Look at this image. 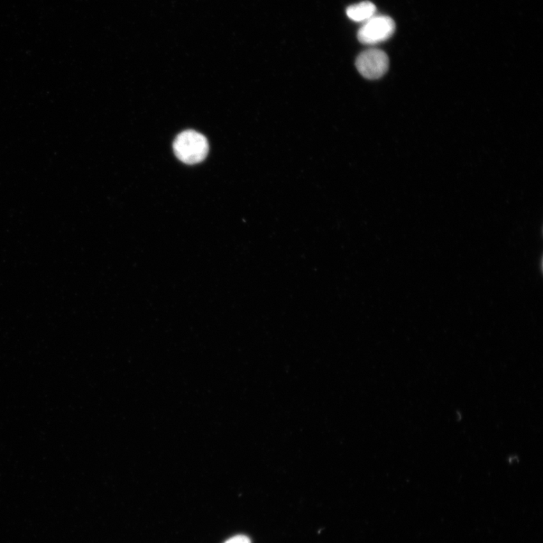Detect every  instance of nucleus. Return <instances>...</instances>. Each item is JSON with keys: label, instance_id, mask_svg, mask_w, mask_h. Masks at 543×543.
Wrapping results in <instances>:
<instances>
[{"label": "nucleus", "instance_id": "1", "mask_svg": "<svg viewBox=\"0 0 543 543\" xmlns=\"http://www.w3.org/2000/svg\"><path fill=\"white\" fill-rule=\"evenodd\" d=\"M174 154L183 163L197 164L204 161L208 153L209 145L206 137L193 130L179 134L174 142Z\"/></svg>", "mask_w": 543, "mask_h": 543}, {"label": "nucleus", "instance_id": "2", "mask_svg": "<svg viewBox=\"0 0 543 543\" xmlns=\"http://www.w3.org/2000/svg\"><path fill=\"white\" fill-rule=\"evenodd\" d=\"M395 31V23L389 16L374 15L365 22L358 32L362 44L375 45L389 40Z\"/></svg>", "mask_w": 543, "mask_h": 543}, {"label": "nucleus", "instance_id": "3", "mask_svg": "<svg viewBox=\"0 0 543 543\" xmlns=\"http://www.w3.org/2000/svg\"><path fill=\"white\" fill-rule=\"evenodd\" d=\"M390 61L383 51L371 49L358 55L355 66L361 75L368 79H380L388 72Z\"/></svg>", "mask_w": 543, "mask_h": 543}, {"label": "nucleus", "instance_id": "4", "mask_svg": "<svg viewBox=\"0 0 543 543\" xmlns=\"http://www.w3.org/2000/svg\"><path fill=\"white\" fill-rule=\"evenodd\" d=\"M376 8L375 5L369 1H364L349 6L346 15L351 20L356 22H365L374 17Z\"/></svg>", "mask_w": 543, "mask_h": 543}, {"label": "nucleus", "instance_id": "5", "mask_svg": "<svg viewBox=\"0 0 543 543\" xmlns=\"http://www.w3.org/2000/svg\"><path fill=\"white\" fill-rule=\"evenodd\" d=\"M224 543H252V540L247 536L237 535L229 539Z\"/></svg>", "mask_w": 543, "mask_h": 543}]
</instances>
